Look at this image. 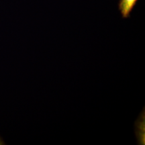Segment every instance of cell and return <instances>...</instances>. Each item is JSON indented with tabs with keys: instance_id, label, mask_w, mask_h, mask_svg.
Instances as JSON below:
<instances>
[{
	"instance_id": "1",
	"label": "cell",
	"mask_w": 145,
	"mask_h": 145,
	"mask_svg": "<svg viewBox=\"0 0 145 145\" xmlns=\"http://www.w3.org/2000/svg\"><path fill=\"white\" fill-rule=\"evenodd\" d=\"M138 0H120L118 9L123 18H127L135 6Z\"/></svg>"
},
{
	"instance_id": "2",
	"label": "cell",
	"mask_w": 145,
	"mask_h": 145,
	"mask_svg": "<svg viewBox=\"0 0 145 145\" xmlns=\"http://www.w3.org/2000/svg\"><path fill=\"white\" fill-rule=\"evenodd\" d=\"M137 130H136L137 136L138 137L139 136L141 137L139 138V140H140L139 141H140V142H143V144H144V140H142V137H144V135H142V130H144V114H143V116H140V118H139L138 120V121L137 122Z\"/></svg>"
}]
</instances>
